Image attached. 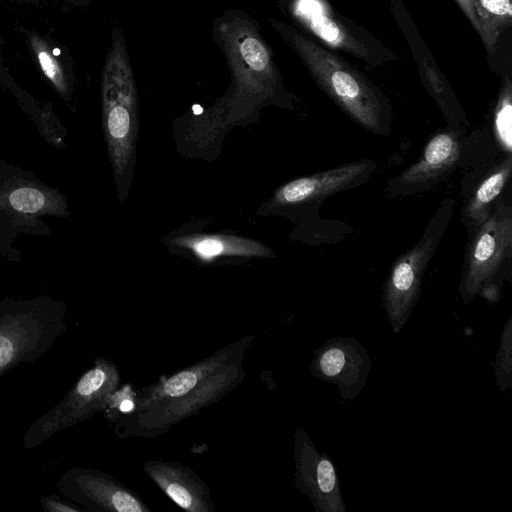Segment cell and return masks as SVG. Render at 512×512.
<instances>
[{"label": "cell", "mask_w": 512, "mask_h": 512, "mask_svg": "<svg viewBox=\"0 0 512 512\" xmlns=\"http://www.w3.org/2000/svg\"><path fill=\"white\" fill-rule=\"evenodd\" d=\"M212 38L226 59L231 85L220 99L228 111L253 110L287 93L259 22L241 9H227L212 22Z\"/></svg>", "instance_id": "7a4b0ae2"}, {"label": "cell", "mask_w": 512, "mask_h": 512, "mask_svg": "<svg viewBox=\"0 0 512 512\" xmlns=\"http://www.w3.org/2000/svg\"><path fill=\"white\" fill-rule=\"evenodd\" d=\"M40 66L47 78L60 92H66L67 81L58 62L53 58L45 45L39 40H33Z\"/></svg>", "instance_id": "7402d4cb"}, {"label": "cell", "mask_w": 512, "mask_h": 512, "mask_svg": "<svg viewBox=\"0 0 512 512\" xmlns=\"http://www.w3.org/2000/svg\"><path fill=\"white\" fill-rule=\"evenodd\" d=\"M495 379L500 392L512 387V316L509 317L501 333L495 357Z\"/></svg>", "instance_id": "ffe728a7"}, {"label": "cell", "mask_w": 512, "mask_h": 512, "mask_svg": "<svg viewBox=\"0 0 512 512\" xmlns=\"http://www.w3.org/2000/svg\"><path fill=\"white\" fill-rule=\"evenodd\" d=\"M270 25L298 55L318 86L351 120L372 134H390L392 107L377 86L297 28L275 19H270Z\"/></svg>", "instance_id": "3957f363"}, {"label": "cell", "mask_w": 512, "mask_h": 512, "mask_svg": "<svg viewBox=\"0 0 512 512\" xmlns=\"http://www.w3.org/2000/svg\"><path fill=\"white\" fill-rule=\"evenodd\" d=\"M34 187H19L10 192L9 205L20 213L35 214L55 210V201Z\"/></svg>", "instance_id": "44dd1931"}, {"label": "cell", "mask_w": 512, "mask_h": 512, "mask_svg": "<svg viewBox=\"0 0 512 512\" xmlns=\"http://www.w3.org/2000/svg\"><path fill=\"white\" fill-rule=\"evenodd\" d=\"M103 126L115 175L133 171L139 100L122 30L114 27L102 78Z\"/></svg>", "instance_id": "277c9868"}, {"label": "cell", "mask_w": 512, "mask_h": 512, "mask_svg": "<svg viewBox=\"0 0 512 512\" xmlns=\"http://www.w3.org/2000/svg\"><path fill=\"white\" fill-rule=\"evenodd\" d=\"M479 21V35L490 54L495 51L500 35L512 23L511 0H473Z\"/></svg>", "instance_id": "ac0fdd59"}, {"label": "cell", "mask_w": 512, "mask_h": 512, "mask_svg": "<svg viewBox=\"0 0 512 512\" xmlns=\"http://www.w3.org/2000/svg\"><path fill=\"white\" fill-rule=\"evenodd\" d=\"M511 174L512 155L506 154L488 169L466 196L461 209V222L467 228L468 234L488 217L499 201Z\"/></svg>", "instance_id": "2e32d148"}, {"label": "cell", "mask_w": 512, "mask_h": 512, "mask_svg": "<svg viewBox=\"0 0 512 512\" xmlns=\"http://www.w3.org/2000/svg\"><path fill=\"white\" fill-rule=\"evenodd\" d=\"M371 369L367 350L353 337L334 336L313 352V377L338 387L341 400L352 401L364 388Z\"/></svg>", "instance_id": "4fadbf2b"}, {"label": "cell", "mask_w": 512, "mask_h": 512, "mask_svg": "<svg viewBox=\"0 0 512 512\" xmlns=\"http://www.w3.org/2000/svg\"><path fill=\"white\" fill-rule=\"evenodd\" d=\"M459 283L464 305L476 296L490 304L501 298L512 260V208L498 201L488 217L469 234Z\"/></svg>", "instance_id": "5b68a950"}, {"label": "cell", "mask_w": 512, "mask_h": 512, "mask_svg": "<svg viewBox=\"0 0 512 512\" xmlns=\"http://www.w3.org/2000/svg\"><path fill=\"white\" fill-rule=\"evenodd\" d=\"M120 385L117 365L109 359L97 357L64 398L28 427L22 439L23 449H32L59 431L103 411L109 397Z\"/></svg>", "instance_id": "ba28073f"}, {"label": "cell", "mask_w": 512, "mask_h": 512, "mask_svg": "<svg viewBox=\"0 0 512 512\" xmlns=\"http://www.w3.org/2000/svg\"><path fill=\"white\" fill-rule=\"evenodd\" d=\"M494 134L499 147L506 154L512 153V83L505 78L494 110Z\"/></svg>", "instance_id": "d6986e66"}, {"label": "cell", "mask_w": 512, "mask_h": 512, "mask_svg": "<svg viewBox=\"0 0 512 512\" xmlns=\"http://www.w3.org/2000/svg\"><path fill=\"white\" fill-rule=\"evenodd\" d=\"M458 5L460 6V8L462 9V11L464 12V14L468 17V19L470 20L472 26L474 27V29L476 30V32H480V26H479V21H478V18L476 16V13H475V10H474V5H473V0H456Z\"/></svg>", "instance_id": "cb8c5ba5"}, {"label": "cell", "mask_w": 512, "mask_h": 512, "mask_svg": "<svg viewBox=\"0 0 512 512\" xmlns=\"http://www.w3.org/2000/svg\"><path fill=\"white\" fill-rule=\"evenodd\" d=\"M148 477L174 503L190 512H214L206 482L190 467L175 461L150 459L143 464Z\"/></svg>", "instance_id": "9a60e30c"}, {"label": "cell", "mask_w": 512, "mask_h": 512, "mask_svg": "<svg viewBox=\"0 0 512 512\" xmlns=\"http://www.w3.org/2000/svg\"><path fill=\"white\" fill-rule=\"evenodd\" d=\"M294 14L298 20L331 48L352 54L371 64L382 63L373 41L336 13L324 0H296Z\"/></svg>", "instance_id": "5bb4252c"}, {"label": "cell", "mask_w": 512, "mask_h": 512, "mask_svg": "<svg viewBox=\"0 0 512 512\" xmlns=\"http://www.w3.org/2000/svg\"><path fill=\"white\" fill-rule=\"evenodd\" d=\"M455 205V199L445 198L421 238L391 265L383 284L382 306L395 333L404 327L419 300L424 274L448 228Z\"/></svg>", "instance_id": "8992f818"}, {"label": "cell", "mask_w": 512, "mask_h": 512, "mask_svg": "<svg viewBox=\"0 0 512 512\" xmlns=\"http://www.w3.org/2000/svg\"><path fill=\"white\" fill-rule=\"evenodd\" d=\"M464 143L465 127L439 129L429 137L417 161L389 180L385 194L404 197L432 189L460 164Z\"/></svg>", "instance_id": "9c48e42d"}, {"label": "cell", "mask_w": 512, "mask_h": 512, "mask_svg": "<svg viewBox=\"0 0 512 512\" xmlns=\"http://www.w3.org/2000/svg\"><path fill=\"white\" fill-rule=\"evenodd\" d=\"M65 311L50 304H0V378L33 363L66 331Z\"/></svg>", "instance_id": "52a82bcc"}, {"label": "cell", "mask_w": 512, "mask_h": 512, "mask_svg": "<svg viewBox=\"0 0 512 512\" xmlns=\"http://www.w3.org/2000/svg\"><path fill=\"white\" fill-rule=\"evenodd\" d=\"M173 243L191 251L202 261L222 256L271 257L273 251L258 241L223 234H193L177 237Z\"/></svg>", "instance_id": "e0dca14e"}, {"label": "cell", "mask_w": 512, "mask_h": 512, "mask_svg": "<svg viewBox=\"0 0 512 512\" xmlns=\"http://www.w3.org/2000/svg\"><path fill=\"white\" fill-rule=\"evenodd\" d=\"M295 487L308 496L315 512H346L336 466L319 453L306 430L294 433Z\"/></svg>", "instance_id": "7c38bea8"}, {"label": "cell", "mask_w": 512, "mask_h": 512, "mask_svg": "<svg viewBox=\"0 0 512 512\" xmlns=\"http://www.w3.org/2000/svg\"><path fill=\"white\" fill-rule=\"evenodd\" d=\"M254 337L226 344L205 359L136 390L131 412L115 417L120 438H155L218 403L245 378L243 362Z\"/></svg>", "instance_id": "6da1fadb"}, {"label": "cell", "mask_w": 512, "mask_h": 512, "mask_svg": "<svg viewBox=\"0 0 512 512\" xmlns=\"http://www.w3.org/2000/svg\"><path fill=\"white\" fill-rule=\"evenodd\" d=\"M40 504L46 512H86L87 510L83 507L71 504L59 496L51 494L43 496L40 499Z\"/></svg>", "instance_id": "603a6c76"}, {"label": "cell", "mask_w": 512, "mask_h": 512, "mask_svg": "<svg viewBox=\"0 0 512 512\" xmlns=\"http://www.w3.org/2000/svg\"><path fill=\"white\" fill-rule=\"evenodd\" d=\"M57 486L68 499L87 511H152L137 492L103 471L74 467L61 474Z\"/></svg>", "instance_id": "8fae6325"}, {"label": "cell", "mask_w": 512, "mask_h": 512, "mask_svg": "<svg viewBox=\"0 0 512 512\" xmlns=\"http://www.w3.org/2000/svg\"><path fill=\"white\" fill-rule=\"evenodd\" d=\"M376 168L374 160L361 159L293 179L275 192L271 206L317 212L329 197L367 183Z\"/></svg>", "instance_id": "30bf717a"}]
</instances>
